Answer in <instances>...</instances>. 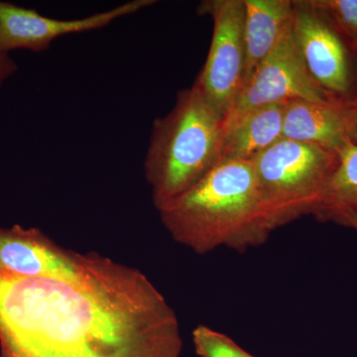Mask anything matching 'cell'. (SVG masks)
Returning <instances> with one entry per match:
<instances>
[{"instance_id": "obj_1", "label": "cell", "mask_w": 357, "mask_h": 357, "mask_svg": "<svg viewBox=\"0 0 357 357\" xmlns=\"http://www.w3.org/2000/svg\"><path fill=\"white\" fill-rule=\"evenodd\" d=\"M2 357H180L175 312L138 270L82 255L70 279L0 268Z\"/></svg>"}, {"instance_id": "obj_2", "label": "cell", "mask_w": 357, "mask_h": 357, "mask_svg": "<svg viewBox=\"0 0 357 357\" xmlns=\"http://www.w3.org/2000/svg\"><path fill=\"white\" fill-rule=\"evenodd\" d=\"M174 238L199 253L246 251L271 236L251 162L218 163L199 182L158 208Z\"/></svg>"}, {"instance_id": "obj_3", "label": "cell", "mask_w": 357, "mask_h": 357, "mask_svg": "<svg viewBox=\"0 0 357 357\" xmlns=\"http://www.w3.org/2000/svg\"><path fill=\"white\" fill-rule=\"evenodd\" d=\"M222 134V115L195 84L178 91L173 109L153 122L145 158L157 208L184 194L217 165Z\"/></svg>"}, {"instance_id": "obj_4", "label": "cell", "mask_w": 357, "mask_h": 357, "mask_svg": "<svg viewBox=\"0 0 357 357\" xmlns=\"http://www.w3.org/2000/svg\"><path fill=\"white\" fill-rule=\"evenodd\" d=\"M272 231L316 215L338 164L333 150L281 138L251 161Z\"/></svg>"}, {"instance_id": "obj_5", "label": "cell", "mask_w": 357, "mask_h": 357, "mask_svg": "<svg viewBox=\"0 0 357 357\" xmlns=\"http://www.w3.org/2000/svg\"><path fill=\"white\" fill-rule=\"evenodd\" d=\"M198 13L211 16L213 29L208 57L194 84L225 119L243 86L244 0H206Z\"/></svg>"}, {"instance_id": "obj_6", "label": "cell", "mask_w": 357, "mask_h": 357, "mask_svg": "<svg viewBox=\"0 0 357 357\" xmlns=\"http://www.w3.org/2000/svg\"><path fill=\"white\" fill-rule=\"evenodd\" d=\"M295 100H338L321 89L310 74L294 36L291 21L273 50L244 84L234 107L223 119H234L265 105Z\"/></svg>"}, {"instance_id": "obj_7", "label": "cell", "mask_w": 357, "mask_h": 357, "mask_svg": "<svg viewBox=\"0 0 357 357\" xmlns=\"http://www.w3.org/2000/svg\"><path fill=\"white\" fill-rule=\"evenodd\" d=\"M294 36L310 74L335 100L354 102L356 79L349 48L311 0L294 1ZM356 56V55H354Z\"/></svg>"}, {"instance_id": "obj_8", "label": "cell", "mask_w": 357, "mask_h": 357, "mask_svg": "<svg viewBox=\"0 0 357 357\" xmlns=\"http://www.w3.org/2000/svg\"><path fill=\"white\" fill-rule=\"evenodd\" d=\"M155 3V0H132L86 17L57 20L42 15L34 9L0 0V57L20 49L42 53L61 37L102 29L119 18Z\"/></svg>"}, {"instance_id": "obj_9", "label": "cell", "mask_w": 357, "mask_h": 357, "mask_svg": "<svg viewBox=\"0 0 357 357\" xmlns=\"http://www.w3.org/2000/svg\"><path fill=\"white\" fill-rule=\"evenodd\" d=\"M354 102L342 100L288 102L284 112L283 138L318 145L337 152L351 140Z\"/></svg>"}, {"instance_id": "obj_10", "label": "cell", "mask_w": 357, "mask_h": 357, "mask_svg": "<svg viewBox=\"0 0 357 357\" xmlns=\"http://www.w3.org/2000/svg\"><path fill=\"white\" fill-rule=\"evenodd\" d=\"M33 230L0 229V268L18 276L74 278L82 255L51 248Z\"/></svg>"}, {"instance_id": "obj_11", "label": "cell", "mask_w": 357, "mask_h": 357, "mask_svg": "<svg viewBox=\"0 0 357 357\" xmlns=\"http://www.w3.org/2000/svg\"><path fill=\"white\" fill-rule=\"evenodd\" d=\"M287 103H274L223 119L222 147L218 163L251 162L283 138L284 112Z\"/></svg>"}, {"instance_id": "obj_12", "label": "cell", "mask_w": 357, "mask_h": 357, "mask_svg": "<svg viewBox=\"0 0 357 357\" xmlns=\"http://www.w3.org/2000/svg\"><path fill=\"white\" fill-rule=\"evenodd\" d=\"M293 7L292 0H244L243 86L290 24Z\"/></svg>"}, {"instance_id": "obj_13", "label": "cell", "mask_w": 357, "mask_h": 357, "mask_svg": "<svg viewBox=\"0 0 357 357\" xmlns=\"http://www.w3.org/2000/svg\"><path fill=\"white\" fill-rule=\"evenodd\" d=\"M357 210V144L349 141L338 151V164L326 185L316 217L326 220L340 210Z\"/></svg>"}, {"instance_id": "obj_14", "label": "cell", "mask_w": 357, "mask_h": 357, "mask_svg": "<svg viewBox=\"0 0 357 357\" xmlns=\"http://www.w3.org/2000/svg\"><path fill=\"white\" fill-rule=\"evenodd\" d=\"M357 56V0H311Z\"/></svg>"}, {"instance_id": "obj_15", "label": "cell", "mask_w": 357, "mask_h": 357, "mask_svg": "<svg viewBox=\"0 0 357 357\" xmlns=\"http://www.w3.org/2000/svg\"><path fill=\"white\" fill-rule=\"evenodd\" d=\"M192 340L199 357H255L232 338L206 326L195 328Z\"/></svg>"}, {"instance_id": "obj_16", "label": "cell", "mask_w": 357, "mask_h": 357, "mask_svg": "<svg viewBox=\"0 0 357 357\" xmlns=\"http://www.w3.org/2000/svg\"><path fill=\"white\" fill-rule=\"evenodd\" d=\"M326 220H333L338 225L357 230V210L345 208V210L337 211L328 215Z\"/></svg>"}, {"instance_id": "obj_17", "label": "cell", "mask_w": 357, "mask_h": 357, "mask_svg": "<svg viewBox=\"0 0 357 357\" xmlns=\"http://www.w3.org/2000/svg\"><path fill=\"white\" fill-rule=\"evenodd\" d=\"M18 66L10 56L0 57V88L7 79L17 72Z\"/></svg>"}, {"instance_id": "obj_18", "label": "cell", "mask_w": 357, "mask_h": 357, "mask_svg": "<svg viewBox=\"0 0 357 357\" xmlns=\"http://www.w3.org/2000/svg\"><path fill=\"white\" fill-rule=\"evenodd\" d=\"M351 140L357 144V109L356 107L351 117Z\"/></svg>"}, {"instance_id": "obj_19", "label": "cell", "mask_w": 357, "mask_h": 357, "mask_svg": "<svg viewBox=\"0 0 357 357\" xmlns=\"http://www.w3.org/2000/svg\"><path fill=\"white\" fill-rule=\"evenodd\" d=\"M354 107H356V109H357V77H356V93H354Z\"/></svg>"}]
</instances>
